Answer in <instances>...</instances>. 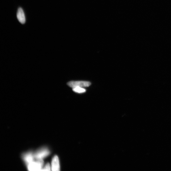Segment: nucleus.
I'll use <instances>...</instances> for the list:
<instances>
[{"label": "nucleus", "instance_id": "f257e3e1", "mask_svg": "<svg viewBox=\"0 0 171 171\" xmlns=\"http://www.w3.org/2000/svg\"><path fill=\"white\" fill-rule=\"evenodd\" d=\"M34 160L27 165V169L30 171H40L43 166V161L42 160Z\"/></svg>", "mask_w": 171, "mask_h": 171}, {"label": "nucleus", "instance_id": "f03ea898", "mask_svg": "<svg viewBox=\"0 0 171 171\" xmlns=\"http://www.w3.org/2000/svg\"><path fill=\"white\" fill-rule=\"evenodd\" d=\"M50 152L48 148L46 147L38 149L35 153V158L36 160H42L48 156Z\"/></svg>", "mask_w": 171, "mask_h": 171}, {"label": "nucleus", "instance_id": "7ed1b4c3", "mask_svg": "<svg viewBox=\"0 0 171 171\" xmlns=\"http://www.w3.org/2000/svg\"><path fill=\"white\" fill-rule=\"evenodd\" d=\"M67 85L70 87H88L91 85L90 82L86 81H71L67 83Z\"/></svg>", "mask_w": 171, "mask_h": 171}, {"label": "nucleus", "instance_id": "20e7f679", "mask_svg": "<svg viewBox=\"0 0 171 171\" xmlns=\"http://www.w3.org/2000/svg\"><path fill=\"white\" fill-rule=\"evenodd\" d=\"M23 160L27 165L35 160L34 154L32 152H29L23 153L22 156Z\"/></svg>", "mask_w": 171, "mask_h": 171}, {"label": "nucleus", "instance_id": "39448f33", "mask_svg": "<svg viewBox=\"0 0 171 171\" xmlns=\"http://www.w3.org/2000/svg\"><path fill=\"white\" fill-rule=\"evenodd\" d=\"M51 169L54 171H58L60 170V165L58 157L55 156L51 162Z\"/></svg>", "mask_w": 171, "mask_h": 171}, {"label": "nucleus", "instance_id": "423d86ee", "mask_svg": "<svg viewBox=\"0 0 171 171\" xmlns=\"http://www.w3.org/2000/svg\"><path fill=\"white\" fill-rule=\"evenodd\" d=\"M17 18L19 21L22 24H24L26 22V18L24 12L21 8L20 7L17 13Z\"/></svg>", "mask_w": 171, "mask_h": 171}, {"label": "nucleus", "instance_id": "0eeeda50", "mask_svg": "<svg viewBox=\"0 0 171 171\" xmlns=\"http://www.w3.org/2000/svg\"><path fill=\"white\" fill-rule=\"evenodd\" d=\"M73 90L74 92L79 93H84L86 91L85 89L79 87H74L73 88Z\"/></svg>", "mask_w": 171, "mask_h": 171}, {"label": "nucleus", "instance_id": "6e6552de", "mask_svg": "<svg viewBox=\"0 0 171 171\" xmlns=\"http://www.w3.org/2000/svg\"><path fill=\"white\" fill-rule=\"evenodd\" d=\"M51 169V166L49 163L47 164L45 166L43 167L41 170L50 171Z\"/></svg>", "mask_w": 171, "mask_h": 171}]
</instances>
